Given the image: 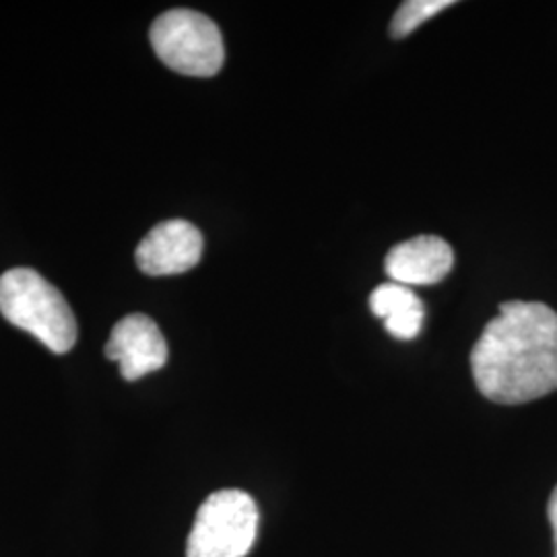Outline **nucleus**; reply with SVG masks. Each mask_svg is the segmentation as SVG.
I'll use <instances>...</instances> for the list:
<instances>
[{
	"mask_svg": "<svg viewBox=\"0 0 557 557\" xmlns=\"http://www.w3.org/2000/svg\"><path fill=\"white\" fill-rule=\"evenodd\" d=\"M0 312L54 354H66L77 343V319L69 301L34 269H11L0 277Z\"/></svg>",
	"mask_w": 557,
	"mask_h": 557,
	"instance_id": "obj_2",
	"label": "nucleus"
},
{
	"mask_svg": "<svg viewBox=\"0 0 557 557\" xmlns=\"http://www.w3.org/2000/svg\"><path fill=\"white\" fill-rule=\"evenodd\" d=\"M547 517H549V522H552V531H554V543H556L557 556V485L556 490H554V494H552V498H549V504H547Z\"/></svg>",
	"mask_w": 557,
	"mask_h": 557,
	"instance_id": "obj_10",
	"label": "nucleus"
},
{
	"mask_svg": "<svg viewBox=\"0 0 557 557\" xmlns=\"http://www.w3.org/2000/svg\"><path fill=\"white\" fill-rule=\"evenodd\" d=\"M158 59L186 77H213L225 60L220 27L190 9L160 15L149 32Z\"/></svg>",
	"mask_w": 557,
	"mask_h": 557,
	"instance_id": "obj_3",
	"label": "nucleus"
},
{
	"mask_svg": "<svg viewBox=\"0 0 557 557\" xmlns=\"http://www.w3.org/2000/svg\"><path fill=\"white\" fill-rule=\"evenodd\" d=\"M259 533V508L239 490H221L200 504L186 557H246Z\"/></svg>",
	"mask_w": 557,
	"mask_h": 557,
	"instance_id": "obj_4",
	"label": "nucleus"
},
{
	"mask_svg": "<svg viewBox=\"0 0 557 557\" xmlns=\"http://www.w3.org/2000/svg\"><path fill=\"white\" fill-rule=\"evenodd\" d=\"M106 358L119 361L122 379L135 382L168 363V343L153 320L131 314L114 324L106 343Z\"/></svg>",
	"mask_w": 557,
	"mask_h": 557,
	"instance_id": "obj_6",
	"label": "nucleus"
},
{
	"mask_svg": "<svg viewBox=\"0 0 557 557\" xmlns=\"http://www.w3.org/2000/svg\"><path fill=\"white\" fill-rule=\"evenodd\" d=\"M557 557V556H556Z\"/></svg>",
	"mask_w": 557,
	"mask_h": 557,
	"instance_id": "obj_11",
	"label": "nucleus"
},
{
	"mask_svg": "<svg viewBox=\"0 0 557 557\" xmlns=\"http://www.w3.org/2000/svg\"><path fill=\"white\" fill-rule=\"evenodd\" d=\"M370 310L384 320L386 331L393 337L409 341L416 338L423 326L425 308L418 294L400 283H382L370 296Z\"/></svg>",
	"mask_w": 557,
	"mask_h": 557,
	"instance_id": "obj_8",
	"label": "nucleus"
},
{
	"mask_svg": "<svg viewBox=\"0 0 557 557\" xmlns=\"http://www.w3.org/2000/svg\"><path fill=\"white\" fill-rule=\"evenodd\" d=\"M455 252L446 239L418 236L397 244L384 260V269L395 283L416 287L434 285L450 273Z\"/></svg>",
	"mask_w": 557,
	"mask_h": 557,
	"instance_id": "obj_7",
	"label": "nucleus"
},
{
	"mask_svg": "<svg viewBox=\"0 0 557 557\" xmlns=\"http://www.w3.org/2000/svg\"><path fill=\"white\" fill-rule=\"evenodd\" d=\"M202 257V234L184 220L161 221L135 252L137 267L145 275L163 277L180 275L195 269Z\"/></svg>",
	"mask_w": 557,
	"mask_h": 557,
	"instance_id": "obj_5",
	"label": "nucleus"
},
{
	"mask_svg": "<svg viewBox=\"0 0 557 557\" xmlns=\"http://www.w3.org/2000/svg\"><path fill=\"white\" fill-rule=\"evenodd\" d=\"M471 370L483 397L520 405L557 391V314L541 301H506L487 322Z\"/></svg>",
	"mask_w": 557,
	"mask_h": 557,
	"instance_id": "obj_1",
	"label": "nucleus"
},
{
	"mask_svg": "<svg viewBox=\"0 0 557 557\" xmlns=\"http://www.w3.org/2000/svg\"><path fill=\"white\" fill-rule=\"evenodd\" d=\"M453 0H407L403 2L393 17L391 23V36L393 38H407L409 34H413L419 25H423L425 21L432 20L434 15H438L440 11L453 7Z\"/></svg>",
	"mask_w": 557,
	"mask_h": 557,
	"instance_id": "obj_9",
	"label": "nucleus"
}]
</instances>
